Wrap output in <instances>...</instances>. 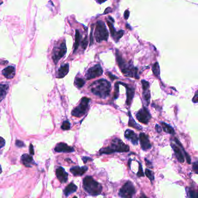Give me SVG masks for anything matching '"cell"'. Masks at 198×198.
Returning <instances> with one entry per match:
<instances>
[{"label": "cell", "mask_w": 198, "mask_h": 198, "mask_svg": "<svg viewBox=\"0 0 198 198\" xmlns=\"http://www.w3.org/2000/svg\"><path fill=\"white\" fill-rule=\"evenodd\" d=\"M90 89L95 95L102 99H106L110 94L111 84L105 79H99L91 84Z\"/></svg>", "instance_id": "obj_1"}, {"label": "cell", "mask_w": 198, "mask_h": 198, "mask_svg": "<svg viewBox=\"0 0 198 198\" xmlns=\"http://www.w3.org/2000/svg\"><path fill=\"white\" fill-rule=\"evenodd\" d=\"M130 151V147L124 144V142L119 138H114L109 146H106L99 150V154H111L115 152H127Z\"/></svg>", "instance_id": "obj_2"}, {"label": "cell", "mask_w": 198, "mask_h": 198, "mask_svg": "<svg viewBox=\"0 0 198 198\" xmlns=\"http://www.w3.org/2000/svg\"><path fill=\"white\" fill-rule=\"evenodd\" d=\"M116 58L119 66L120 68L122 73L125 76L139 79V76L138 75V69L134 67L132 63L125 62V61L122 58L120 52L117 50L116 52Z\"/></svg>", "instance_id": "obj_3"}, {"label": "cell", "mask_w": 198, "mask_h": 198, "mask_svg": "<svg viewBox=\"0 0 198 198\" xmlns=\"http://www.w3.org/2000/svg\"><path fill=\"white\" fill-rule=\"evenodd\" d=\"M83 188L86 192L92 196L99 195L102 191L101 184L91 176H87L84 178Z\"/></svg>", "instance_id": "obj_4"}, {"label": "cell", "mask_w": 198, "mask_h": 198, "mask_svg": "<svg viewBox=\"0 0 198 198\" xmlns=\"http://www.w3.org/2000/svg\"><path fill=\"white\" fill-rule=\"evenodd\" d=\"M95 37L98 42H101L102 41H107L108 39L109 32L102 21H98L96 24Z\"/></svg>", "instance_id": "obj_5"}, {"label": "cell", "mask_w": 198, "mask_h": 198, "mask_svg": "<svg viewBox=\"0 0 198 198\" xmlns=\"http://www.w3.org/2000/svg\"><path fill=\"white\" fill-rule=\"evenodd\" d=\"M90 99L87 97H83L80 101V104L76 108H74L72 112V115L73 116L80 117L85 115L88 109Z\"/></svg>", "instance_id": "obj_6"}, {"label": "cell", "mask_w": 198, "mask_h": 198, "mask_svg": "<svg viewBox=\"0 0 198 198\" xmlns=\"http://www.w3.org/2000/svg\"><path fill=\"white\" fill-rule=\"evenodd\" d=\"M135 194L136 188L131 181H127L119 192V195L122 198H132Z\"/></svg>", "instance_id": "obj_7"}, {"label": "cell", "mask_w": 198, "mask_h": 198, "mask_svg": "<svg viewBox=\"0 0 198 198\" xmlns=\"http://www.w3.org/2000/svg\"><path fill=\"white\" fill-rule=\"evenodd\" d=\"M66 45L65 42H62L59 45L53 48L52 52V59L55 64H56L63 56H64L66 53Z\"/></svg>", "instance_id": "obj_8"}, {"label": "cell", "mask_w": 198, "mask_h": 198, "mask_svg": "<svg viewBox=\"0 0 198 198\" xmlns=\"http://www.w3.org/2000/svg\"><path fill=\"white\" fill-rule=\"evenodd\" d=\"M136 119L140 123H144L145 125L148 124L149 122L152 118V116L148 109L145 106H143V108L136 113Z\"/></svg>", "instance_id": "obj_9"}, {"label": "cell", "mask_w": 198, "mask_h": 198, "mask_svg": "<svg viewBox=\"0 0 198 198\" xmlns=\"http://www.w3.org/2000/svg\"><path fill=\"white\" fill-rule=\"evenodd\" d=\"M103 73V70L101 66L99 64L96 65L94 66L90 67L86 73V79L91 80L95 77L101 76Z\"/></svg>", "instance_id": "obj_10"}, {"label": "cell", "mask_w": 198, "mask_h": 198, "mask_svg": "<svg viewBox=\"0 0 198 198\" xmlns=\"http://www.w3.org/2000/svg\"><path fill=\"white\" fill-rule=\"evenodd\" d=\"M119 84H121L125 87V89H126V96H127L126 104L128 106H130V105L132 103L133 98L134 96L135 89L133 87H130L128 84L123 83L122 82H119Z\"/></svg>", "instance_id": "obj_11"}, {"label": "cell", "mask_w": 198, "mask_h": 198, "mask_svg": "<svg viewBox=\"0 0 198 198\" xmlns=\"http://www.w3.org/2000/svg\"><path fill=\"white\" fill-rule=\"evenodd\" d=\"M139 139L140 141V144L141 148L143 151H146L151 148L152 145L149 141L148 136L145 133H140L139 136Z\"/></svg>", "instance_id": "obj_12"}, {"label": "cell", "mask_w": 198, "mask_h": 198, "mask_svg": "<svg viewBox=\"0 0 198 198\" xmlns=\"http://www.w3.org/2000/svg\"><path fill=\"white\" fill-rule=\"evenodd\" d=\"M107 23L109 27V29H110V33H111V35L113 37V39L115 40L116 42H118V41L122 37V36H123L124 33H125V31L122 30H120L119 31H116V30H115V27L113 25V24L109 22V21H107Z\"/></svg>", "instance_id": "obj_13"}, {"label": "cell", "mask_w": 198, "mask_h": 198, "mask_svg": "<svg viewBox=\"0 0 198 198\" xmlns=\"http://www.w3.org/2000/svg\"><path fill=\"white\" fill-rule=\"evenodd\" d=\"M125 138L129 140L133 145H137L138 143V136L136 134L134 131H133L131 130L130 129H127L126 130L125 133Z\"/></svg>", "instance_id": "obj_14"}, {"label": "cell", "mask_w": 198, "mask_h": 198, "mask_svg": "<svg viewBox=\"0 0 198 198\" xmlns=\"http://www.w3.org/2000/svg\"><path fill=\"white\" fill-rule=\"evenodd\" d=\"M56 175L57 178L61 183H66L67 181L68 174L62 167H58L56 170Z\"/></svg>", "instance_id": "obj_15"}, {"label": "cell", "mask_w": 198, "mask_h": 198, "mask_svg": "<svg viewBox=\"0 0 198 198\" xmlns=\"http://www.w3.org/2000/svg\"><path fill=\"white\" fill-rule=\"evenodd\" d=\"M55 151L56 152H73L74 149L73 147L68 146L66 144L61 142L56 145L55 148Z\"/></svg>", "instance_id": "obj_16"}, {"label": "cell", "mask_w": 198, "mask_h": 198, "mask_svg": "<svg viewBox=\"0 0 198 198\" xmlns=\"http://www.w3.org/2000/svg\"><path fill=\"white\" fill-rule=\"evenodd\" d=\"M88 167L87 166L79 167L75 166L70 168V171L74 176H82L87 171Z\"/></svg>", "instance_id": "obj_17"}, {"label": "cell", "mask_w": 198, "mask_h": 198, "mask_svg": "<svg viewBox=\"0 0 198 198\" xmlns=\"http://www.w3.org/2000/svg\"><path fill=\"white\" fill-rule=\"evenodd\" d=\"M171 146L174 152V154L176 155V156L177 157L178 160L181 163H183L185 160V158H184V156L182 154V152L181 151V149L176 145H175L173 143L171 144Z\"/></svg>", "instance_id": "obj_18"}, {"label": "cell", "mask_w": 198, "mask_h": 198, "mask_svg": "<svg viewBox=\"0 0 198 198\" xmlns=\"http://www.w3.org/2000/svg\"><path fill=\"white\" fill-rule=\"evenodd\" d=\"M22 162L23 164L27 167H31L34 163V160L32 157L28 154H24L22 156Z\"/></svg>", "instance_id": "obj_19"}, {"label": "cell", "mask_w": 198, "mask_h": 198, "mask_svg": "<svg viewBox=\"0 0 198 198\" xmlns=\"http://www.w3.org/2000/svg\"><path fill=\"white\" fill-rule=\"evenodd\" d=\"M2 74L7 79H12L15 75V68L14 66H10L2 70Z\"/></svg>", "instance_id": "obj_20"}, {"label": "cell", "mask_w": 198, "mask_h": 198, "mask_svg": "<svg viewBox=\"0 0 198 198\" xmlns=\"http://www.w3.org/2000/svg\"><path fill=\"white\" fill-rule=\"evenodd\" d=\"M69 64H65L61 66L59 69L57 74L58 78H63L69 72Z\"/></svg>", "instance_id": "obj_21"}, {"label": "cell", "mask_w": 198, "mask_h": 198, "mask_svg": "<svg viewBox=\"0 0 198 198\" xmlns=\"http://www.w3.org/2000/svg\"><path fill=\"white\" fill-rule=\"evenodd\" d=\"M77 187L74 183L72 182L65 188L63 191V192L66 197H69L70 195L75 192L77 191Z\"/></svg>", "instance_id": "obj_22"}, {"label": "cell", "mask_w": 198, "mask_h": 198, "mask_svg": "<svg viewBox=\"0 0 198 198\" xmlns=\"http://www.w3.org/2000/svg\"><path fill=\"white\" fill-rule=\"evenodd\" d=\"M128 116H129V120H128V126L133 127V128H136V130H141L142 128V127L136 123L135 120L132 117L131 112L130 111H128Z\"/></svg>", "instance_id": "obj_23"}, {"label": "cell", "mask_w": 198, "mask_h": 198, "mask_svg": "<svg viewBox=\"0 0 198 198\" xmlns=\"http://www.w3.org/2000/svg\"><path fill=\"white\" fill-rule=\"evenodd\" d=\"M8 89L9 85L8 84H0V101L5 97Z\"/></svg>", "instance_id": "obj_24"}, {"label": "cell", "mask_w": 198, "mask_h": 198, "mask_svg": "<svg viewBox=\"0 0 198 198\" xmlns=\"http://www.w3.org/2000/svg\"><path fill=\"white\" fill-rule=\"evenodd\" d=\"M161 125L162 127L163 130L165 133H167L168 134H174L175 131L171 125H168L165 122H161Z\"/></svg>", "instance_id": "obj_25"}, {"label": "cell", "mask_w": 198, "mask_h": 198, "mask_svg": "<svg viewBox=\"0 0 198 198\" xmlns=\"http://www.w3.org/2000/svg\"><path fill=\"white\" fill-rule=\"evenodd\" d=\"M143 93L142 95L144 97V99L146 102L147 105L149 104L150 99H151V92L149 90V88H146V89H142Z\"/></svg>", "instance_id": "obj_26"}, {"label": "cell", "mask_w": 198, "mask_h": 198, "mask_svg": "<svg viewBox=\"0 0 198 198\" xmlns=\"http://www.w3.org/2000/svg\"><path fill=\"white\" fill-rule=\"evenodd\" d=\"M174 140L176 141V144H177L178 145H179V146H180V147H181V148L182 149V151H183V152L184 153V156L185 157V158H186V159H187V163H188V164H191V157H190V156H189V155H188V154L187 153V152L185 151V149H184V148H183V146H182V144L180 143V142L176 138H175V139H174Z\"/></svg>", "instance_id": "obj_27"}, {"label": "cell", "mask_w": 198, "mask_h": 198, "mask_svg": "<svg viewBox=\"0 0 198 198\" xmlns=\"http://www.w3.org/2000/svg\"><path fill=\"white\" fill-rule=\"evenodd\" d=\"M85 83V80L82 79V78H79V77H76L75 79L74 80V85L79 88H82L84 85V84Z\"/></svg>", "instance_id": "obj_28"}, {"label": "cell", "mask_w": 198, "mask_h": 198, "mask_svg": "<svg viewBox=\"0 0 198 198\" xmlns=\"http://www.w3.org/2000/svg\"><path fill=\"white\" fill-rule=\"evenodd\" d=\"M80 34L79 31L76 30V36H75V44H74V51L75 52L76 50L78 48L79 44H80Z\"/></svg>", "instance_id": "obj_29"}, {"label": "cell", "mask_w": 198, "mask_h": 198, "mask_svg": "<svg viewBox=\"0 0 198 198\" xmlns=\"http://www.w3.org/2000/svg\"><path fill=\"white\" fill-rule=\"evenodd\" d=\"M152 71L155 76H156L157 77H160V66H159V63L156 62L154 65V66L152 67Z\"/></svg>", "instance_id": "obj_30"}, {"label": "cell", "mask_w": 198, "mask_h": 198, "mask_svg": "<svg viewBox=\"0 0 198 198\" xmlns=\"http://www.w3.org/2000/svg\"><path fill=\"white\" fill-rule=\"evenodd\" d=\"M145 175L151 181H153L155 179L154 172L148 168H146L145 170Z\"/></svg>", "instance_id": "obj_31"}, {"label": "cell", "mask_w": 198, "mask_h": 198, "mask_svg": "<svg viewBox=\"0 0 198 198\" xmlns=\"http://www.w3.org/2000/svg\"><path fill=\"white\" fill-rule=\"evenodd\" d=\"M62 129L63 130H68L70 128V123L69 121H65L61 126Z\"/></svg>", "instance_id": "obj_32"}, {"label": "cell", "mask_w": 198, "mask_h": 198, "mask_svg": "<svg viewBox=\"0 0 198 198\" xmlns=\"http://www.w3.org/2000/svg\"><path fill=\"white\" fill-rule=\"evenodd\" d=\"M119 94V83L117 82L115 85V93H114V98L117 99L118 98Z\"/></svg>", "instance_id": "obj_33"}, {"label": "cell", "mask_w": 198, "mask_h": 198, "mask_svg": "<svg viewBox=\"0 0 198 198\" xmlns=\"http://www.w3.org/2000/svg\"><path fill=\"white\" fill-rule=\"evenodd\" d=\"M139 163V171L137 173L136 175L138 177H144V172H143V168L142 167V165L140 163Z\"/></svg>", "instance_id": "obj_34"}, {"label": "cell", "mask_w": 198, "mask_h": 198, "mask_svg": "<svg viewBox=\"0 0 198 198\" xmlns=\"http://www.w3.org/2000/svg\"><path fill=\"white\" fill-rule=\"evenodd\" d=\"M188 197L190 198H197L198 195L197 193L194 190H189L188 192Z\"/></svg>", "instance_id": "obj_35"}, {"label": "cell", "mask_w": 198, "mask_h": 198, "mask_svg": "<svg viewBox=\"0 0 198 198\" xmlns=\"http://www.w3.org/2000/svg\"><path fill=\"white\" fill-rule=\"evenodd\" d=\"M193 170L195 171V173L197 174H198V162L196 161L193 163Z\"/></svg>", "instance_id": "obj_36"}, {"label": "cell", "mask_w": 198, "mask_h": 198, "mask_svg": "<svg viewBox=\"0 0 198 198\" xmlns=\"http://www.w3.org/2000/svg\"><path fill=\"white\" fill-rule=\"evenodd\" d=\"M88 44V41H87V37H85V39H84L83 41L82 42V46L84 50H85Z\"/></svg>", "instance_id": "obj_37"}, {"label": "cell", "mask_w": 198, "mask_h": 198, "mask_svg": "<svg viewBox=\"0 0 198 198\" xmlns=\"http://www.w3.org/2000/svg\"><path fill=\"white\" fill-rule=\"evenodd\" d=\"M192 102L195 104H197L198 102V91L196 92L195 93V96H194L193 99H192Z\"/></svg>", "instance_id": "obj_38"}, {"label": "cell", "mask_w": 198, "mask_h": 198, "mask_svg": "<svg viewBox=\"0 0 198 198\" xmlns=\"http://www.w3.org/2000/svg\"><path fill=\"white\" fill-rule=\"evenodd\" d=\"M5 145V141L3 138L0 136V149L2 148Z\"/></svg>", "instance_id": "obj_39"}, {"label": "cell", "mask_w": 198, "mask_h": 198, "mask_svg": "<svg viewBox=\"0 0 198 198\" xmlns=\"http://www.w3.org/2000/svg\"><path fill=\"white\" fill-rule=\"evenodd\" d=\"M16 145L18 146V147H20V148H21V147H22V146H24V144H23V142L22 141H19V140H17V141H16Z\"/></svg>", "instance_id": "obj_40"}, {"label": "cell", "mask_w": 198, "mask_h": 198, "mask_svg": "<svg viewBox=\"0 0 198 198\" xmlns=\"http://www.w3.org/2000/svg\"><path fill=\"white\" fill-rule=\"evenodd\" d=\"M93 27L91 28V34H90V45H93Z\"/></svg>", "instance_id": "obj_41"}, {"label": "cell", "mask_w": 198, "mask_h": 198, "mask_svg": "<svg viewBox=\"0 0 198 198\" xmlns=\"http://www.w3.org/2000/svg\"><path fill=\"white\" fill-rule=\"evenodd\" d=\"M129 15H130V11L128 10H125V13H124V16H125V19L127 20L128 18Z\"/></svg>", "instance_id": "obj_42"}, {"label": "cell", "mask_w": 198, "mask_h": 198, "mask_svg": "<svg viewBox=\"0 0 198 198\" xmlns=\"http://www.w3.org/2000/svg\"><path fill=\"white\" fill-rule=\"evenodd\" d=\"M155 128H156V130L157 132L159 133H160L162 131V128H161V127L159 125L156 124V125H155Z\"/></svg>", "instance_id": "obj_43"}, {"label": "cell", "mask_w": 198, "mask_h": 198, "mask_svg": "<svg viewBox=\"0 0 198 198\" xmlns=\"http://www.w3.org/2000/svg\"><path fill=\"white\" fill-rule=\"evenodd\" d=\"M108 76H109V77L112 80H115V79H117V77H116V76H114V75H113L111 73H109V72H108Z\"/></svg>", "instance_id": "obj_44"}, {"label": "cell", "mask_w": 198, "mask_h": 198, "mask_svg": "<svg viewBox=\"0 0 198 198\" xmlns=\"http://www.w3.org/2000/svg\"><path fill=\"white\" fill-rule=\"evenodd\" d=\"M82 159H83V160L84 163H85L86 162H87L88 160H92V159H91V158L88 157H82Z\"/></svg>", "instance_id": "obj_45"}, {"label": "cell", "mask_w": 198, "mask_h": 198, "mask_svg": "<svg viewBox=\"0 0 198 198\" xmlns=\"http://www.w3.org/2000/svg\"><path fill=\"white\" fill-rule=\"evenodd\" d=\"M30 153L31 155H34V148H33V145L30 144Z\"/></svg>", "instance_id": "obj_46"}, {"label": "cell", "mask_w": 198, "mask_h": 198, "mask_svg": "<svg viewBox=\"0 0 198 198\" xmlns=\"http://www.w3.org/2000/svg\"><path fill=\"white\" fill-rule=\"evenodd\" d=\"M145 162H146V165L148 166H151L150 165H152V163L150 162L149 160H148L146 159H145Z\"/></svg>", "instance_id": "obj_47"}, {"label": "cell", "mask_w": 198, "mask_h": 198, "mask_svg": "<svg viewBox=\"0 0 198 198\" xmlns=\"http://www.w3.org/2000/svg\"><path fill=\"white\" fill-rule=\"evenodd\" d=\"M106 0H98V2L99 3V4H102L103 2H105Z\"/></svg>", "instance_id": "obj_48"}, {"label": "cell", "mask_w": 198, "mask_h": 198, "mask_svg": "<svg viewBox=\"0 0 198 198\" xmlns=\"http://www.w3.org/2000/svg\"><path fill=\"white\" fill-rule=\"evenodd\" d=\"M1 172H2V169H1V166H0V174L1 173Z\"/></svg>", "instance_id": "obj_49"}]
</instances>
